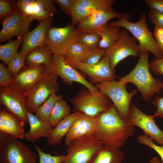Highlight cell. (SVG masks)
<instances>
[{
    "mask_svg": "<svg viewBox=\"0 0 163 163\" xmlns=\"http://www.w3.org/2000/svg\"><path fill=\"white\" fill-rule=\"evenodd\" d=\"M23 37L13 40H10L6 44L0 45V59L8 65L11 59L18 53V50L23 43Z\"/></svg>",
    "mask_w": 163,
    "mask_h": 163,
    "instance_id": "83f0119b",
    "label": "cell"
},
{
    "mask_svg": "<svg viewBox=\"0 0 163 163\" xmlns=\"http://www.w3.org/2000/svg\"><path fill=\"white\" fill-rule=\"evenodd\" d=\"M153 115H148L131 103L129 116L128 120L132 125L142 129L144 134L153 141L163 146V131L156 124Z\"/></svg>",
    "mask_w": 163,
    "mask_h": 163,
    "instance_id": "5bb4252c",
    "label": "cell"
},
{
    "mask_svg": "<svg viewBox=\"0 0 163 163\" xmlns=\"http://www.w3.org/2000/svg\"><path fill=\"white\" fill-rule=\"evenodd\" d=\"M71 108L62 99L56 102L50 114L49 122L53 128L70 114Z\"/></svg>",
    "mask_w": 163,
    "mask_h": 163,
    "instance_id": "f1b7e54d",
    "label": "cell"
},
{
    "mask_svg": "<svg viewBox=\"0 0 163 163\" xmlns=\"http://www.w3.org/2000/svg\"><path fill=\"white\" fill-rule=\"evenodd\" d=\"M45 67L47 75L53 74L59 77L66 84L70 85L76 82L82 85L92 93L98 91L95 86L70 65L62 55L53 54L49 64Z\"/></svg>",
    "mask_w": 163,
    "mask_h": 163,
    "instance_id": "9c48e42d",
    "label": "cell"
},
{
    "mask_svg": "<svg viewBox=\"0 0 163 163\" xmlns=\"http://www.w3.org/2000/svg\"><path fill=\"white\" fill-rule=\"evenodd\" d=\"M98 90L110 100L121 117L128 120L130 112V104L133 97L139 90L136 88L131 92L126 89V84L119 85L117 81H106L95 84Z\"/></svg>",
    "mask_w": 163,
    "mask_h": 163,
    "instance_id": "8992f818",
    "label": "cell"
},
{
    "mask_svg": "<svg viewBox=\"0 0 163 163\" xmlns=\"http://www.w3.org/2000/svg\"><path fill=\"white\" fill-rule=\"evenodd\" d=\"M25 122L5 108L0 110V131L7 133L15 138L23 139L25 134Z\"/></svg>",
    "mask_w": 163,
    "mask_h": 163,
    "instance_id": "44dd1931",
    "label": "cell"
},
{
    "mask_svg": "<svg viewBox=\"0 0 163 163\" xmlns=\"http://www.w3.org/2000/svg\"><path fill=\"white\" fill-rule=\"evenodd\" d=\"M81 113L76 112L70 114L53 128L50 134L47 138V145L54 146L60 144L63 138L68 133L75 119Z\"/></svg>",
    "mask_w": 163,
    "mask_h": 163,
    "instance_id": "cb8c5ba5",
    "label": "cell"
},
{
    "mask_svg": "<svg viewBox=\"0 0 163 163\" xmlns=\"http://www.w3.org/2000/svg\"><path fill=\"white\" fill-rule=\"evenodd\" d=\"M153 104L156 107L157 110L153 116L155 117H159L162 118L163 121V97L156 95L152 102Z\"/></svg>",
    "mask_w": 163,
    "mask_h": 163,
    "instance_id": "b9f144b4",
    "label": "cell"
},
{
    "mask_svg": "<svg viewBox=\"0 0 163 163\" xmlns=\"http://www.w3.org/2000/svg\"><path fill=\"white\" fill-rule=\"evenodd\" d=\"M99 124L94 135L104 145L119 149L135 133L134 126L120 116L113 105L98 115Z\"/></svg>",
    "mask_w": 163,
    "mask_h": 163,
    "instance_id": "6da1fadb",
    "label": "cell"
},
{
    "mask_svg": "<svg viewBox=\"0 0 163 163\" xmlns=\"http://www.w3.org/2000/svg\"><path fill=\"white\" fill-rule=\"evenodd\" d=\"M16 3L18 10L34 20L41 21L53 15L45 8L41 0H19Z\"/></svg>",
    "mask_w": 163,
    "mask_h": 163,
    "instance_id": "603a6c76",
    "label": "cell"
},
{
    "mask_svg": "<svg viewBox=\"0 0 163 163\" xmlns=\"http://www.w3.org/2000/svg\"><path fill=\"white\" fill-rule=\"evenodd\" d=\"M53 55L45 44L38 46L26 56V65L29 66L39 65L48 66L50 63Z\"/></svg>",
    "mask_w": 163,
    "mask_h": 163,
    "instance_id": "484cf974",
    "label": "cell"
},
{
    "mask_svg": "<svg viewBox=\"0 0 163 163\" xmlns=\"http://www.w3.org/2000/svg\"><path fill=\"white\" fill-rule=\"evenodd\" d=\"M101 37L97 33L79 32L76 42L88 49L99 48Z\"/></svg>",
    "mask_w": 163,
    "mask_h": 163,
    "instance_id": "4dcf8cb0",
    "label": "cell"
},
{
    "mask_svg": "<svg viewBox=\"0 0 163 163\" xmlns=\"http://www.w3.org/2000/svg\"><path fill=\"white\" fill-rule=\"evenodd\" d=\"M87 49L75 42L69 47L63 56L66 61H76L81 62Z\"/></svg>",
    "mask_w": 163,
    "mask_h": 163,
    "instance_id": "1f68e13d",
    "label": "cell"
},
{
    "mask_svg": "<svg viewBox=\"0 0 163 163\" xmlns=\"http://www.w3.org/2000/svg\"><path fill=\"white\" fill-rule=\"evenodd\" d=\"M37 155L22 142L0 132V163H37Z\"/></svg>",
    "mask_w": 163,
    "mask_h": 163,
    "instance_id": "277c9868",
    "label": "cell"
},
{
    "mask_svg": "<svg viewBox=\"0 0 163 163\" xmlns=\"http://www.w3.org/2000/svg\"><path fill=\"white\" fill-rule=\"evenodd\" d=\"M58 76L49 74L42 78L28 92L24 93L27 111L35 113L49 97L59 90Z\"/></svg>",
    "mask_w": 163,
    "mask_h": 163,
    "instance_id": "ba28073f",
    "label": "cell"
},
{
    "mask_svg": "<svg viewBox=\"0 0 163 163\" xmlns=\"http://www.w3.org/2000/svg\"><path fill=\"white\" fill-rule=\"evenodd\" d=\"M149 19L155 26L163 29V13L152 9H150L148 13Z\"/></svg>",
    "mask_w": 163,
    "mask_h": 163,
    "instance_id": "f35d334b",
    "label": "cell"
},
{
    "mask_svg": "<svg viewBox=\"0 0 163 163\" xmlns=\"http://www.w3.org/2000/svg\"><path fill=\"white\" fill-rule=\"evenodd\" d=\"M34 20L18 10L2 21L0 42H4L14 36L23 37L29 31L30 24Z\"/></svg>",
    "mask_w": 163,
    "mask_h": 163,
    "instance_id": "9a60e30c",
    "label": "cell"
},
{
    "mask_svg": "<svg viewBox=\"0 0 163 163\" xmlns=\"http://www.w3.org/2000/svg\"><path fill=\"white\" fill-rule=\"evenodd\" d=\"M1 105L21 120L29 123L24 92L15 83L0 88Z\"/></svg>",
    "mask_w": 163,
    "mask_h": 163,
    "instance_id": "7c38bea8",
    "label": "cell"
},
{
    "mask_svg": "<svg viewBox=\"0 0 163 163\" xmlns=\"http://www.w3.org/2000/svg\"><path fill=\"white\" fill-rule=\"evenodd\" d=\"M62 98L61 95L55 93L52 94L37 110L35 113L36 115L43 121L49 122L50 116L55 104Z\"/></svg>",
    "mask_w": 163,
    "mask_h": 163,
    "instance_id": "f546056e",
    "label": "cell"
},
{
    "mask_svg": "<svg viewBox=\"0 0 163 163\" xmlns=\"http://www.w3.org/2000/svg\"><path fill=\"white\" fill-rule=\"evenodd\" d=\"M53 17L40 21L33 30L23 36V42L20 52L26 56L35 48L45 44L47 32L51 27Z\"/></svg>",
    "mask_w": 163,
    "mask_h": 163,
    "instance_id": "e0dca14e",
    "label": "cell"
},
{
    "mask_svg": "<svg viewBox=\"0 0 163 163\" xmlns=\"http://www.w3.org/2000/svg\"><path fill=\"white\" fill-rule=\"evenodd\" d=\"M14 77L10 73L3 62L0 63V88L15 84Z\"/></svg>",
    "mask_w": 163,
    "mask_h": 163,
    "instance_id": "8d00e7d4",
    "label": "cell"
},
{
    "mask_svg": "<svg viewBox=\"0 0 163 163\" xmlns=\"http://www.w3.org/2000/svg\"><path fill=\"white\" fill-rule=\"evenodd\" d=\"M121 13L115 11L112 8L98 11L94 13L77 26L79 32L98 33L107 24L110 20L119 18Z\"/></svg>",
    "mask_w": 163,
    "mask_h": 163,
    "instance_id": "d6986e66",
    "label": "cell"
},
{
    "mask_svg": "<svg viewBox=\"0 0 163 163\" xmlns=\"http://www.w3.org/2000/svg\"><path fill=\"white\" fill-rule=\"evenodd\" d=\"M153 34L156 43L163 55V29L155 26Z\"/></svg>",
    "mask_w": 163,
    "mask_h": 163,
    "instance_id": "7bdbcfd3",
    "label": "cell"
},
{
    "mask_svg": "<svg viewBox=\"0 0 163 163\" xmlns=\"http://www.w3.org/2000/svg\"><path fill=\"white\" fill-rule=\"evenodd\" d=\"M70 101L73 105L75 112H81L93 117L106 111L113 105L110 98L99 90L92 93L84 88Z\"/></svg>",
    "mask_w": 163,
    "mask_h": 163,
    "instance_id": "5b68a950",
    "label": "cell"
},
{
    "mask_svg": "<svg viewBox=\"0 0 163 163\" xmlns=\"http://www.w3.org/2000/svg\"><path fill=\"white\" fill-rule=\"evenodd\" d=\"M79 33L72 23L63 27H51L46 33L45 45L53 54L63 56L76 42Z\"/></svg>",
    "mask_w": 163,
    "mask_h": 163,
    "instance_id": "30bf717a",
    "label": "cell"
},
{
    "mask_svg": "<svg viewBox=\"0 0 163 163\" xmlns=\"http://www.w3.org/2000/svg\"><path fill=\"white\" fill-rule=\"evenodd\" d=\"M106 49H87L81 62L90 65L98 63L104 56Z\"/></svg>",
    "mask_w": 163,
    "mask_h": 163,
    "instance_id": "836d02e7",
    "label": "cell"
},
{
    "mask_svg": "<svg viewBox=\"0 0 163 163\" xmlns=\"http://www.w3.org/2000/svg\"><path fill=\"white\" fill-rule=\"evenodd\" d=\"M121 32L118 26L108 24L104 27L98 33L101 37L99 48L107 49L118 40Z\"/></svg>",
    "mask_w": 163,
    "mask_h": 163,
    "instance_id": "4316f807",
    "label": "cell"
},
{
    "mask_svg": "<svg viewBox=\"0 0 163 163\" xmlns=\"http://www.w3.org/2000/svg\"><path fill=\"white\" fill-rule=\"evenodd\" d=\"M27 115L30 129L25 133L24 138L34 143L40 138L48 137L53 128L50 122L43 121L28 112Z\"/></svg>",
    "mask_w": 163,
    "mask_h": 163,
    "instance_id": "7402d4cb",
    "label": "cell"
},
{
    "mask_svg": "<svg viewBox=\"0 0 163 163\" xmlns=\"http://www.w3.org/2000/svg\"><path fill=\"white\" fill-rule=\"evenodd\" d=\"M18 10L17 3L11 0H0V21L2 22Z\"/></svg>",
    "mask_w": 163,
    "mask_h": 163,
    "instance_id": "e575fe53",
    "label": "cell"
},
{
    "mask_svg": "<svg viewBox=\"0 0 163 163\" xmlns=\"http://www.w3.org/2000/svg\"><path fill=\"white\" fill-rule=\"evenodd\" d=\"M103 145L91 135L75 139L67 145V155L63 163H89Z\"/></svg>",
    "mask_w": 163,
    "mask_h": 163,
    "instance_id": "52a82bcc",
    "label": "cell"
},
{
    "mask_svg": "<svg viewBox=\"0 0 163 163\" xmlns=\"http://www.w3.org/2000/svg\"><path fill=\"white\" fill-rule=\"evenodd\" d=\"M151 72L156 75H163V57L159 59L155 58L149 63Z\"/></svg>",
    "mask_w": 163,
    "mask_h": 163,
    "instance_id": "60d3db41",
    "label": "cell"
},
{
    "mask_svg": "<svg viewBox=\"0 0 163 163\" xmlns=\"http://www.w3.org/2000/svg\"><path fill=\"white\" fill-rule=\"evenodd\" d=\"M47 75L43 65H26L14 77L15 84L23 92L26 93Z\"/></svg>",
    "mask_w": 163,
    "mask_h": 163,
    "instance_id": "ffe728a7",
    "label": "cell"
},
{
    "mask_svg": "<svg viewBox=\"0 0 163 163\" xmlns=\"http://www.w3.org/2000/svg\"><path fill=\"white\" fill-rule=\"evenodd\" d=\"M115 0H77L70 15L72 24L78 25L100 10L112 8Z\"/></svg>",
    "mask_w": 163,
    "mask_h": 163,
    "instance_id": "2e32d148",
    "label": "cell"
},
{
    "mask_svg": "<svg viewBox=\"0 0 163 163\" xmlns=\"http://www.w3.org/2000/svg\"><path fill=\"white\" fill-rule=\"evenodd\" d=\"M130 15L127 13H121L117 21L108 24L121 27L129 31L139 42L140 55L146 52H150L156 59L163 57L160 49L154 39L153 33L149 29L146 21V15L143 12L140 14V18L137 22L129 21Z\"/></svg>",
    "mask_w": 163,
    "mask_h": 163,
    "instance_id": "3957f363",
    "label": "cell"
},
{
    "mask_svg": "<svg viewBox=\"0 0 163 163\" xmlns=\"http://www.w3.org/2000/svg\"><path fill=\"white\" fill-rule=\"evenodd\" d=\"M98 124V115L91 117L81 112L66 135L65 144L67 146L73 139L86 135L94 136Z\"/></svg>",
    "mask_w": 163,
    "mask_h": 163,
    "instance_id": "ac0fdd59",
    "label": "cell"
},
{
    "mask_svg": "<svg viewBox=\"0 0 163 163\" xmlns=\"http://www.w3.org/2000/svg\"><path fill=\"white\" fill-rule=\"evenodd\" d=\"M34 148L37 152L39 158V163H63L66 155L52 156L43 151L39 146L35 145Z\"/></svg>",
    "mask_w": 163,
    "mask_h": 163,
    "instance_id": "d590c367",
    "label": "cell"
},
{
    "mask_svg": "<svg viewBox=\"0 0 163 163\" xmlns=\"http://www.w3.org/2000/svg\"><path fill=\"white\" fill-rule=\"evenodd\" d=\"M149 163H163L160 161L158 158L157 157H153L150 161Z\"/></svg>",
    "mask_w": 163,
    "mask_h": 163,
    "instance_id": "bcb514c9",
    "label": "cell"
},
{
    "mask_svg": "<svg viewBox=\"0 0 163 163\" xmlns=\"http://www.w3.org/2000/svg\"><path fill=\"white\" fill-rule=\"evenodd\" d=\"M45 8L50 12L54 14L57 11L54 2L53 0H41Z\"/></svg>",
    "mask_w": 163,
    "mask_h": 163,
    "instance_id": "f6af8a7d",
    "label": "cell"
},
{
    "mask_svg": "<svg viewBox=\"0 0 163 163\" xmlns=\"http://www.w3.org/2000/svg\"><path fill=\"white\" fill-rule=\"evenodd\" d=\"M25 57L26 56L20 51L11 59L8 63L7 69L14 77L16 76L26 65Z\"/></svg>",
    "mask_w": 163,
    "mask_h": 163,
    "instance_id": "d6a6232c",
    "label": "cell"
},
{
    "mask_svg": "<svg viewBox=\"0 0 163 163\" xmlns=\"http://www.w3.org/2000/svg\"><path fill=\"white\" fill-rule=\"evenodd\" d=\"M77 0H54L64 13L70 15Z\"/></svg>",
    "mask_w": 163,
    "mask_h": 163,
    "instance_id": "ab89813d",
    "label": "cell"
},
{
    "mask_svg": "<svg viewBox=\"0 0 163 163\" xmlns=\"http://www.w3.org/2000/svg\"><path fill=\"white\" fill-rule=\"evenodd\" d=\"M124 159L119 149L103 145L89 163H122Z\"/></svg>",
    "mask_w": 163,
    "mask_h": 163,
    "instance_id": "d4e9b609",
    "label": "cell"
},
{
    "mask_svg": "<svg viewBox=\"0 0 163 163\" xmlns=\"http://www.w3.org/2000/svg\"><path fill=\"white\" fill-rule=\"evenodd\" d=\"M140 55L136 40L134 37H130L128 31L122 28L119 39L113 46L106 50L104 56L108 58L111 68L115 72L117 65L122 60L129 56L136 57Z\"/></svg>",
    "mask_w": 163,
    "mask_h": 163,
    "instance_id": "8fae6325",
    "label": "cell"
},
{
    "mask_svg": "<svg viewBox=\"0 0 163 163\" xmlns=\"http://www.w3.org/2000/svg\"><path fill=\"white\" fill-rule=\"evenodd\" d=\"M144 2L150 9L163 13V0H145Z\"/></svg>",
    "mask_w": 163,
    "mask_h": 163,
    "instance_id": "ee69618b",
    "label": "cell"
},
{
    "mask_svg": "<svg viewBox=\"0 0 163 163\" xmlns=\"http://www.w3.org/2000/svg\"><path fill=\"white\" fill-rule=\"evenodd\" d=\"M138 142L141 144L146 145L153 149L160 156L163 163V146L158 145L145 134L139 135L137 137Z\"/></svg>",
    "mask_w": 163,
    "mask_h": 163,
    "instance_id": "74e56055",
    "label": "cell"
},
{
    "mask_svg": "<svg viewBox=\"0 0 163 163\" xmlns=\"http://www.w3.org/2000/svg\"><path fill=\"white\" fill-rule=\"evenodd\" d=\"M72 67L80 70L86 75L91 82L95 84L114 81L116 78L108 58L104 56L97 63L90 65L76 61H67Z\"/></svg>",
    "mask_w": 163,
    "mask_h": 163,
    "instance_id": "4fadbf2b",
    "label": "cell"
},
{
    "mask_svg": "<svg viewBox=\"0 0 163 163\" xmlns=\"http://www.w3.org/2000/svg\"><path fill=\"white\" fill-rule=\"evenodd\" d=\"M149 53L146 52L141 54L133 69L117 81L119 85L129 83L133 84L146 102L150 101L155 94H161L163 89V82L159 79L154 78L150 73L148 62Z\"/></svg>",
    "mask_w": 163,
    "mask_h": 163,
    "instance_id": "7a4b0ae2",
    "label": "cell"
}]
</instances>
